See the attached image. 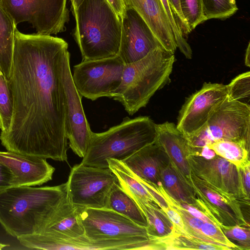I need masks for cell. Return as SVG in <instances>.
Listing matches in <instances>:
<instances>
[{"label": "cell", "instance_id": "6da1fadb", "mask_svg": "<svg viewBox=\"0 0 250 250\" xmlns=\"http://www.w3.org/2000/svg\"><path fill=\"white\" fill-rule=\"evenodd\" d=\"M68 45L51 35L15 32L9 89L13 114L1 145L10 152L68 163L62 79Z\"/></svg>", "mask_w": 250, "mask_h": 250}, {"label": "cell", "instance_id": "7a4b0ae2", "mask_svg": "<svg viewBox=\"0 0 250 250\" xmlns=\"http://www.w3.org/2000/svg\"><path fill=\"white\" fill-rule=\"evenodd\" d=\"M67 200L66 183L49 187H13L0 192V224L10 235L42 232Z\"/></svg>", "mask_w": 250, "mask_h": 250}, {"label": "cell", "instance_id": "3957f363", "mask_svg": "<svg viewBox=\"0 0 250 250\" xmlns=\"http://www.w3.org/2000/svg\"><path fill=\"white\" fill-rule=\"evenodd\" d=\"M72 14L76 22L74 37L82 61L118 55L121 20L106 0H83Z\"/></svg>", "mask_w": 250, "mask_h": 250}, {"label": "cell", "instance_id": "277c9868", "mask_svg": "<svg viewBox=\"0 0 250 250\" xmlns=\"http://www.w3.org/2000/svg\"><path fill=\"white\" fill-rule=\"evenodd\" d=\"M174 54L157 49L143 59L125 64L122 82L110 98L120 102L132 115L146 107L156 91L170 82Z\"/></svg>", "mask_w": 250, "mask_h": 250}, {"label": "cell", "instance_id": "5b68a950", "mask_svg": "<svg viewBox=\"0 0 250 250\" xmlns=\"http://www.w3.org/2000/svg\"><path fill=\"white\" fill-rule=\"evenodd\" d=\"M156 124L148 116L125 117L117 125L101 132H92L81 164L107 168L110 159L123 161L143 147L154 143Z\"/></svg>", "mask_w": 250, "mask_h": 250}, {"label": "cell", "instance_id": "8992f818", "mask_svg": "<svg viewBox=\"0 0 250 250\" xmlns=\"http://www.w3.org/2000/svg\"><path fill=\"white\" fill-rule=\"evenodd\" d=\"M194 149L228 140L250 146V105L227 98L213 111L205 127L187 139Z\"/></svg>", "mask_w": 250, "mask_h": 250}, {"label": "cell", "instance_id": "52a82bcc", "mask_svg": "<svg viewBox=\"0 0 250 250\" xmlns=\"http://www.w3.org/2000/svg\"><path fill=\"white\" fill-rule=\"evenodd\" d=\"M66 183L67 197L77 208L105 207L108 195L119 181L109 168L92 167L81 163L71 168Z\"/></svg>", "mask_w": 250, "mask_h": 250}, {"label": "cell", "instance_id": "ba28073f", "mask_svg": "<svg viewBox=\"0 0 250 250\" xmlns=\"http://www.w3.org/2000/svg\"><path fill=\"white\" fill-rule=\"evenodd\" d=\"M125 63L119 56L82 61L73 67L72 77L77 91L92 101L109 98L122 82Z\"/></svg>", "mask_w": 250, "mask_h": 250}, {"label": "cell", "instance_id": "9c48e42d", "mask_svg": "<svg viewBox=\"0 0 250 250\" xmlns=\"http://www.w3.org/2000/svg\"><path fill=\"white\" fill-rule=\"evenodd\" d=\"M67 0H0V4L15 24L28 21L40 35L64 31L69 21Z\"/></svg>", "mask_w": 250, "mask_h": 250}, {"label": "cell", "instance_id": "30bf717a", "mask_svg": "<svg viewBox=\"0 0 250 250\" xmlns=\"http://www.w3.org/2000/svg\"><path fill=\"white\" fill-rule=\"evenodd\" d=\"M84 235L92 240H148L146 228L108 208H78Z\"/></svg>", "mask_w": 250, "mask_h": 250}, {"label": "cell", "instance_id": "8fae6325", "mask_svg": "<svg viewBox=\"0 0 250 250\" xmlns=\"http://www.w3.org/2000/svg\"><path fill=\"white\" fill-rule=\"evenodd\" d=\"M226 85L204 83L187 98L179 110L176 127L188 139L205 127L215 109L227 98Z\"/></svg>", "mask_w": 250, "mask_h": 250}, {"label": "cell", "instance_id": "7c38bea8", "mask_svg": "<svg viewBox=\"0 0 250 250\" xmlns=\"http://www.w3.org/2000/svg\"><path fill=\"white\" fill-rule=\"evenodd\" d=\"M189 181L205 213L221 226L250 227L241 209V203L227 193L197 177L190 171Z\"/></svg>", "mask_w": 250, "mask_h": 250}, {"label": "cell", "instance_id": "4fadbf2b", "mask_svg": "<svg viewBox=\"0 0 250 250\" xmlns=\"http://www.w3.org/2000/svg\"><path fill=\"white\" fill-rule=\"evenodd\" d=\"M70 57V53L68 52L62 69L67 101L66 136L70 148L78 156L83 158L86 152L92 131L84 112L82 97L73 82Z\"/></svg>", "mask_w": 250, "mask_h": 250}, {"label": "cell", "instance_id": "5bb4252c", "mask_svg": "<svg viewBox=\"0 0 250 250\" xmlns=\"http://www.w3.org/2000/svg\"><path fill=\"white\" fill-rule=\"evenodd\" d=\"M121 24L118 56L125 64L137 62L157 49H165L145 21L133 8L125 7Z\"/></svg>", "mask_w": 250, "mask_h": 250}, {"label": "cell", "instance_id": "9a60e30c", "mask_svg": "<svg viewBox=\"0 0 250 250\" xmlns=\"http://www.w3.org/2000/svg\"><path fill=\"white\" fill-rule=\"evenodd\" d=\"M23 246L37 250H148L149 240L141 239L92 240L85 235L72 239L58 238L45 233L18 237Z\"/></svg>", "mask_w": 250, "mask_h": 250}, {"label": "cell", "instance_id": "2e32d148", "mask_svg": "<svg viewBox=\"0 0 250 250\" xmlns=\"http://www.w3.org/2000/svg\"><path fill=\"white\" fill-rule=\"evenodd\" d=\"M188 160L190 171L197 177L240 200L250 202L243 192L240 170L233 164L217 155L210 159L191 155Z\"/></svg>", "mask_w": 250, "mask_h": 250}, {"label": "cell", "instance_id": "e0dca14e", "mask_svg": "<svg viewBox=\"0 0 250 250\" xmlns=\"http://www.w3.org/2000/svg\"><path fill=\"white\" fill-rule=\"evenodd\" d=\"M0 162L13 175V187L42 185L52 179L55 168L46 159L0 151Z\"/></svg>", "mask_w": 250, "mask_h": 250}, {"label": "cell", "instance_id": "ac0fdd59", "mask_svg": "<svg viewBox=\"0 0 250 250\" xmlns=\"http://www.w3.org/2000/svg\"><path fill=\"white\" fill-rule=\"evenodd\" d=\"M134 175L157 186L161 185L162 171L171 160L156 142L146 146L122 161Z\"/></svg>", "mask_w": 250, "mask_h": 250}, {"label": "cell", "instance_id": "d6986e66", "mask_svg": "<svg viewBox=\"0 0 250 250\" xmlns=\"http://www.w3.org/2000/svg\"><path fill=\"white\" fill-rule=\"evenodd\" d=\"M145 21L164 48L174 54L177 45L161 0H123Z\"/></svg>", "mask_w": 250, "mask_h": 250}, {"label": "cell", "instance_id": "ffe728a7", "mask_svg": "<svg viewBox=\"0 0 250 250\" xmlns=\"http://www.w3.org/2000/svg\"><path fill=\"white\" fill-rule=\"evenodd\" d=\"M155 142L164 148L171 162L188 179L190 168L188 159L193 155V149L176 125L169 122L157 124Z\"/></svg>", "mask_w": 250, "mask_h": 250}, {"label": "cell", "instance_id": "44dd1931", "mask_svg": "<svg viewBox=\"0 0 250 250\" xmlns=\"http://www.w3.org/2000/svg\"><path fill=\"white\" fill-rule=\"evenodd\" d=\"M63 239H72L84 235L78 208L68 199L62 205L41 233Z\"/></svg>", "mask_w": 250, "mask_h": 250}, {"label": "cell", "instance_id": "7402d4cb", "mask_svg": "<svg viewBox=\"0 0 250 250\" xmlns=\"http://www.w3.org/2000/svg\"><path fill=\"white\" fill-rule=\"evenodd\" d=\"M161 183L166 192L174 201L198 208L197 197L193 188L171 161L162 171Z\"/></svg>", "mask_w": 250, "mask_h": 250}, {"label": "cell", "instance_id": "603a6c76", "mask_svg": "<svg viewBox=\"0 0 250 250\" xmlns=\"http://www.w3.org/2000/svg\"><path fill=\"white\" fill-rule=\"evenodd\" d=\"M104 208L125 216L139 226L147 227L144 213L134 199L121 187L120 183L112 188Z\"/></svg>", "mask_w": 250, "mask_h": 250}, {"label": "cell", "instance_id": "cb8c5ba5", "mask_svg": "<svg viewBox=\"0 0 250 250\" xmlns=\"http://www.w3.org/2000/svg\"><path fill=\"white\" fill-rule=\"evenodd\" d=\"M17 25L0 4V71L8 80L12 65Z\"/></svg>", "mask_w": 250, "mask_h": 250}, {"label": "cell", "instance_id": "d4e9b609", "mask_svg": "<svg viewBox=\"0 0 250 250\" xmlns=\"http://www.w3.org/2000/svg\"><path fill=\"white\" fill-rule=\"evenodd\" d=\"M130 195L137 203L146 217L148 225L146 229L150 236L162 238L170 235L173 232L174 226L172 223L156 203Z\"/></svg>", "mask_w": 250, "mask_h": 250}, {"label": "cell", "instance_id": "484cf974", "mask_svg": "<svg viewBox=\"0 0 250 250\" xmlns=\"http://www.w3.org/2000/svg\"><path fill=\"white\" fill-rule=\"evenodd\" d=\"M107 163L108 167L117 176L120 186L127 193L145 201L155 202L150 193L121 161L110 159Z\"/></svg>", "mask_w": 250, "mask_h": 250}, {"label": "cell", "instance_id": "4316f807", "mask_svg": "<svg viewBox=\"0 0 250 250\" xmlns=\"http://www.w3.org/2000/svg\"><path fill=\"white\" fill-rule=\"evenodd\" d=\"M216 154L222 157L237 167L249 160L250 149L244 144L228 140H219L207 145Z\"/></svg>", "mask_w": 250, "mask_h": 250}, {"label": "cell", "instance_id": "83f0119b", "mask_svg": "<svg viewBox=\"0 0 250 250\" xmlns=\"http://www.w3.org/2000/svg\"><path fill=\"white\" fill-rule=\"evenodd\" d=\"M170 24L171 30L177 45L187 59H191L192 52L189 44L184 38L188 32L178 16L175 13L167 0H161Z\"/></svg>", "mask_w": 250, "mask_h": 250}, {"label": "cell", "instance_id": "f1b7e54d", "mask_svg": "<svg viewBox=\"0 0 250 250\" xmlns=\"http://www.w3.org/2000/svg\"><path fill=\"white\" fill-rule=\"evenodd\" d=\"M204 15L207 20L225 19L238 10L235 0H202Z\"/></svg>", "mask_w": 250, "mask_h": 250}, {"label": "cell", "instance_id": "f546056e", "mask_svg": "<svg viewBox=\"0 0 250 250\" xmlns=\"http://www.w3.org/2000/svg\"><path fill=\"white\" fill-rule=\"evenodd\" d=\"M13 114V103L8 80L0 74V129L6 132L11 125Z\"/></svg>", "mask_w": 250, "mask_h": 250}, {"label": "cell", "instance_id": "4dcf8cb0", "mask_svg": "<svg viewBox=\"0 0 250 250\" xmlns=\"http://www.w3.org/2000/svg\"><path fill=\"white\" fill-rule=\"evenodd\" d=\"M227 99L237 101L250 105V72L240 74L226 85Z\"/></svg>", "mask_w": 250, "mask_h": 250}, {"label": "cell", "instance_id": "1f68e13d", "mask_svg": "<svg viewBox=\"0 0 250 250\" xmlns=\"http://www.w3.org/2000/svg\"><path fill=\"white\" fill-rule=\"evenodd\" d=\"M182 14L191 31L207 21L203 13L202 0H180Z\"/></svg>", "mask_w": 250, "mask_h": 250}, {"label": "cell", "instance_id": "d6a6232c", "mask_svg": "<svg viewBox=\"0 0 250 250\" xmlns=\"http://www.w3.org/2000/svg\"><path fill=\"white\" fill-rule=\"evenodd\" d=\"M221 229L229 240L231 239L237 242L238 246L241 250H250V227L240 225L222 226Z\"/></svg>", "mask_w": 250, "mask_h": 250}, {"label": "cell", "instance_id": "836d02e7", "mask_svg": "<svg viewBox=\"0 0 250 250\" xmlns=\"http://www.w3.org/2000/svg\"><path fill=\"white\" fill-rule=\"evenodd\" d=\"M201 230L205 236L228 250H241L238 246L233 243L225 236L220 228L212 223L204 222L201 226Z\"/></svg>", "mask_w": 250, "mask_h": 250}, {"label": "cell", "instance_id": "e575fe53", "mask_svg": "<svg viewBox=\"0 0 250 250\" xmlns=\"http://www.w3.org/2000/svg\"><path fill=\"white\" fill-rule=\"evenodd\" d=\"M163 210L172 223L174 229L176 231L182 233L186 232L184 229L185 226L183 219L177 211L169 205L168 207L163 209Z\"/></svg>", "mask_w": 250, "mask_h": 250}, {"label": "cell", "instance_id": "d590c367", "mask_svg": "<svg viewBox=\"0 0 250 250\" xmlns=\"http://www.w3.org/2000/svg\"><path fill=\"white\" fill-rule=\"evenodd\" d=\"M250 161L239 167L242 186L246 198L250 200Z\"/></svg>", "mask_w": 250, "mask_h": 250}, {"label": "cell", "instance_id": "8d00e7d4", "mask_svg": "<svg viewBox=\"0 0 250 250\" xmlns=\"http://www.w3.org/2000/svg\"><path fill=\"white\" fill-rule=\"evenodd\" d=\"M13 179L11 171L0 162V192L13 187Z\"/></svg>", "mask_w": 250, "mask_h": 250}, {"label": "cell", "instance_id": "74e56055", "mask_svg": "<svg viewBox=\"0 0 250 250\" xmlns=\"http://www.w3.org/2000/svg\"><path fill=\"white\" fill-rule=\"evenodd\" d=\"M170 5L171 6L172 10L174 11L175 13L178 16L180 20H181L182 24L184 26L188 31V33H189L191 31L189 30L187 23L184 18V16L182 14L180 0H167Z\"/></svg>", "mask_w": 250, "mask_h": 250}, {"label": "cell", "instance_id": "f35d334b", "mask_svg": "<svg viewBox=\"0 0 250 250\" xmlns=\"http://www.w3.org/2000/svg\"><path fill=\"white\" fill-rule=\"evenodd\" d=\"M115 13L121 20L125 13V6L123 0H106Z\"/></svg>", "mask_w": 250, "mask_h": 250}, {"label": "cell", "instance_id": "ab89813d", "mask_svg": "<svg viewBox=\"0 0 250 250\" xmlns=\"http://www.w3.org/2000/svg\"><path fill=\"white\" fill-rule=\"evenodd\" d=\"M245 64L248 66H250V42H249L246 49L245 56Z\"/></svg>", "mask_w": 250, "mask_h": 250}, {"label": "cell", "instance_id": "60d3db41", "mask_svg": "<svg viewBox=\"0 0 250 250\" xmlns=\"http://www.w3.org/2000/svg\"><path fill=\"white\" fill-rule=\"evenodd\" d=\"M83 0H70L72 13L75 12Z\"/></svg>", "mask_w": 250, "mask_h": 250}, {"label": "cell", "instance_id": "b9f144b4", "mask_svg": "<svg viewBox=\"0 0 250 250\" xmlns=\"http://www.w3.org/2000/svg\"><path fill=\"white\" fill-rule=\"evenodd\" d=\"M9 245L7 244H3L0 242V250L3 249V248L8 246Z\"/></svg>", "mask_w": 250, "mask_h": 250}, {"label": "cell", "instance_id": "7bdbcfd3", "mask_svg": "<svg viewBox=\"0 0 250 250\" xmlns=\"http://www.w3.org/2000/svg\"><path fill=\"white\" fill-rule=\"evenodd\" d=\"M2 73L0 71V74H2Z\"/></svg>", "mask_w": 250, "mask_h": 250}]
</instances>
